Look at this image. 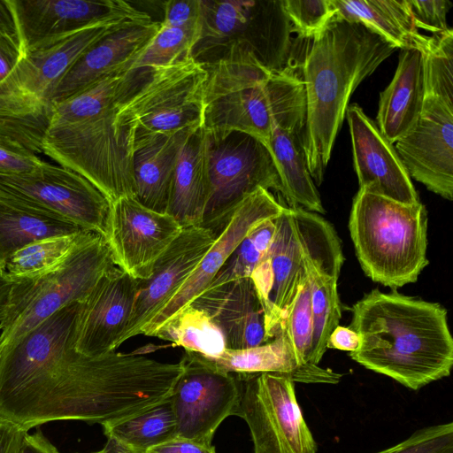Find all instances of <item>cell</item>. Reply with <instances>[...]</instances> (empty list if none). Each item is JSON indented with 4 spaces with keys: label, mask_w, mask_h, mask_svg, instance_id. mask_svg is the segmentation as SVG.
Instances as JSON below:
<instances>
[{
    "label": "cell",
    "mask_w": 453,
    "mask_h": 453,
    "mask_svg": "<svg viewBox=\"0 0 453 453\" xmlns=\"http://www.w3.org/2000/svg\"><path fill=\"white\" fill-rule=\"evenodd\" d=\"M81 302L0 349V417L28 432L58 420L101 426L166 400L182 372L136 352L87 357L73 346Z\"/></svg>",
    "instance_id": "1"
},
{
    "label": "cell",
    "mask_w": 453,
    "mask_h": 453,
    "mask_svg": "<svg viewBox=\"0 0 453 453\" xmlns=\"http://www.w3.org/2000/svg\"><path fill=\"white\" fill-rule=\"evenodd\" d=\"M351 312L360 344L349 357L362 366L412 390L450 374L453 339L440 303L374 288Z\"/></svg>",
    "instance_id": "2"
},
{
    "label": "cell",
    "mask_w": 453,
    "mask_h": 453,
    "mask_svg": "<svg viewBox=\"0 0 453 453\" xmlns=\"http://www.w3.org/2000/svg\"><path fill=\"white\" fill-rule=\"evenodd\" d=\"M303 40L298 70L305 93L303 150L311 177L320 185L351 95L397 48L363 24L336 14Z\"/></svg>",
    "instance_id": "3"
},
{
    "label": "cell",
    "mask_w": 453,
    "mask_h": 453,
    "mask_svg": "<svg viewBox=\"0 0 453 453\" xmlns=\"http://www.w3.org/2000/svg\"><path fill=\"white\" fill-rule=\"evenodd\" d=\"M140 70L111 74L51 104L42 153L89 180L110 203L134 197L132 159L115 128L118 102Z\"/></svg>",
    "instance_id": "4"
},
{
    "label": "cell",
    "mask_w": 453,
    "mask_h": 453,
    "mask_svg": "<svg viewBox=\"0 0 453 453\" xmlns=\"http://www.w3.org/2000/svg\"><path fill=\"white\" fill-rule=\"evenodd\" d=\"M206 68L201 127L211 141L236 132L267 149L273 122L305 108L299 71L291 64L281 71L269 70L242 40Z\"/></svg>",
    "instance_id": "5"
},
{
    "label": "cell",
    "mask_w": 453,
    "mask_h": 453,
    "mask_svg": "<svg viewBox=\"0 0 453 453\" xmlns=\"http://www.w3.org/2000/svg\"><path fill=\"white\" fill-rule=\"evenodd\" d=\"M349 230L357 260L372 281L392 290L417 281L428 265L427 211L359 189Z\"/></svg>",
    "instance_id": "6"
},
{
    "label": "cell",
    "mask_w": 453,
    "mask_h": 453,
    "mask_svg": "<svg viewBox=\"0 0 453 453\" xmlns=\"http://www.w3.org/2000/svg\"><path fill=\"white\" fill-rule=\"evenodd\" d=\"M142 70L115 110V128L131 159L134 148L149 139L202 127L204 64L189 55Z\"/></svg>",
    "instance_id": "7"
},
{
    "label": "cell",
    "mask_w": 453,
    "mask_h": 453,
    "mask_svg": "<svg viewBox=\"0 0 453 453\" xmlns=\"http://www.w3.org/2000/svg\"><path fill=\"white\" fill-rule=\"evenodd\" d=\"M112 265L104 239L90 233L56 268L16 279L9 312L0 326V349L65 305L83 302Z\"/></svg>",
    "instance_id": "8"
},
{
    "label": "cell",
    "mask_w": 453,
    "mask_h": 453,
    "mask_svg": "<svg viewBox=\"0 0 453 453\" xmlns=\"http://www.w3.org/2000/svg\"><path fill=\"white\" fill-rule=\"evenodd\" d=\"M235 375L242 383L238 417L250 428L254 453L317 452L290 378L271 372Z\"/></svg>",
    "instance_id": "9"
},
{
    "label": "cell",
    "mask_w": 453,
    "mask_h": 453,
    "mask_svg": "<svg viewBox=\"0 0 453 453\" xmlns=\"http://www.w3.org/2000/svg\"><path fill=\"white\" fill-rule=\"evenodd\" d=\"M210 141L211 189L201 226L217 236L245 196L259 187L282 194V185L269 150L252 136L235 132Z\"/></svg>",
    "instance_id": "10"
},
{
    "label": "cell",
    "mask_w": 453,
    "mask_h": 453,
    "mask_svg": "<svg viewBox=\"0 0 453 453\" xmlns=\"http://www.w3.org/2000/svg\"><path fill=\"white\" fill-rule=\"evenodd\" d=\"M180 362L183 372L170 395L177 436L211 445L219 425L229 416H239L241 380L196 352L185 351Z\"/></svg>",
    "instance_id": "11"
},
{
    "label": "cell",
    "mask_w": 453,
    "mask_h": 453,
    "mask_svg": "<svg viewBox=\"0 0 453 453\" xmlns=\"http://www.w3.org/2000/svg\"><path fill=\"white\" fill-rule=\"evenodd\" d=\"M0 191L104 237L109 200L69 168L45 162L30 173L0 174Z\"/></svg>",
    "instance_id": "12"
},
{
    "label": "cell",
    "mask_w": 453,
    "mask_h": 453,
    "mask_svg": "<svg viewBox=\"0 0 453 453\" xmlns=\"http://www.w3.org/2000/svg\"><path fill=\"white\" fill-rule=\"evenodd\" d=\"M309 211L285 206L276 218L273 242L250 278L262 303L270 340L281 328L308 250Z\"/></svg>",
    "instance_id": "13"
},
{
    "label": "cell",
    "mask_w": 453,
    "mask_h": 453,
    "mask_svg": "<svg viewBox=\"0 0 453 453\" xmlns=\"http://www.w3.org/2000/svg\"><path fill=\"white\" fill-rule=\"evenodd\" d=\"M182 230L168 213L126 196L110 203L104 239L113 264L134 279L144 280Z\"/></svg>",
    "instance_id": "14"
},
{
    "label": "cell",
    "mask_w": 453,
    "mask_h": 453,
    "mask_svg": "<svg viewBox=\"0 0 453 453\" xmlns=\"http://www.w3.org/2000/svg\"><path fill=\"white\" fill-rule=\"evenodd\" d=\"M411 178L428 190L453 198V104L426 96L413 128L395 142Z\"/></svg>",
    "instance_id": "15"
},
{
    "label": "cell",
    "mask_w": 453,
    "mask_h": 453,
    "mask_svg": "<svg viewBox=\"0 0 453 453\" xmlns=\"http://www.w3.org/2000/svg\"><path fill=\"white\" fill-rule=\"evenodd\" d=\"M284 209L285 205L262 187L245 196L235 206L193 273L150 321L142 334L153 336L164 324L188 306L208 287L250 229L262 220L277 218Z\"/></svg>",
    "instance_id": "16"
},
{
    "label": "cell",
    "mask_w": 453,
    "mask_h": 453,
    "mask_svg": "<svg viewBox=\"0 0 453 453\" xmlns=\"http://www.w3.org/2000/svg\"><path fill=\"white\" fill-rule=\"evenodd\" d=\"M139 281L116 265L102 275L81 303L73 342L76 352L96 357L119 347L134 310Z\"/></svg>",
    "instance_id": "17"
},
{
    "label": "cell",
    "mask_w": 453,
    "mask_h": 453,
    "mask_svg": "<svg viewBox=\"0 0 453 453\" xmlns=\"http://www.w3.org/2000/svg\"><path fill=\"white\" fill-rule=\"evenodd\" d=\"M215 239L216 234L209 228L201 226L183 228L157 261L150 277L139 281L134 310L119 346L143 334L150 321L193 273Z\"/></svg>",
    "instance_id": "18"
},
{
    "label": "cell",
    "mask_w": 453,
    "mask_h": 453,
    "mask_svg": "<svg viewBox=\"0 0 453 453\" xmlns=\"http://www.w3.org/2000/svg\"><path fill=\"white\" fill-rule=\"evenodd\" d=\"M359 189L402 203L419 202L395 146L357 104L346 111Z\"/></svg>",
    "instance_id": "19"
},
{
    "label": "cell",
    "mask_w": 453,
    "mask_h": 453,
    "mask_svg": "<svg viewBox=\"0 0 453 453\" xmlns=\"http://www.w3.org/2000/svg\"><path fill=\"white\" fill-rule=\"evenodd\" d=\"M26 54L97 21L141 11L122 0H9Z\"/></svg>",
    "instance_id": "20"
},
{
    "label": "cell",
    "mask_w": 453,
    "mask_h": 453,
    "mask_svg": "<svg viewBox=\"0 0 453 453\" xmlns=\"http://www.w3.org/2000/svg\"><path fill=\"white\" fill-rule=\"evenodd\" d=\"M149 14L110 17L69 34L26 54L15 67L19 83L49 103V97L61 78L94 44L115 30L133 24L150 23Z\"/></svg>",
    "instance_id": "21"
},
{
    "label": "cell",
    "mask_w": 453,
    "mask_h": 453,
    "mask_svg": "<svg viewBox=\"0 0 453 453\" xmlns=\"http://www.w3.org/2000/svg\"><path fill=\"white\" fill-rule=\"evenodd\" d=\"M160 22L133 24L113 31L88 49L53 88L49 103L62 101L102 78L130 71L150 43Z\"/></svg>",
    "instance_id": "22"
},
{
    "label": "cell",
    "mask_w": 453,
    "mask_h": 453,
    "mask_svg": "<svg viewBox=\"0 0 453 453\" xmlns=\"http://www.w3.org/2000/svg\"><path fill=\"white\" fill-rule=\"evenodd\" d=\"M189 305L205 311L220 328L226 349H249L271 341L264 308L250 277L208 288Z\"/></svg>",
    "instance_id": "23"
},
{
    "label": "cell",
    "mask_w": 453,
    "mask_h": 453,
    "mask_svg": "<svg viewBox=\"0 0 453 453\" xmlns=\"http://www.w3.org/2000/svg\"><path fill=\"white\" fill-rule=\"evenodd\" d=\"M305 108L290 112L272 126L267 150L276 165L282 196L290 206L324 214L319 193L308 171L303 150Z\"/></svg>",
    "instance_id": "24"
},
{
    "label": "cell",
    "mask_w": 453,
    "mask_h": 453,
    "mask_svg": "<svg viewBox=\"0 0 453 453\" xmlns=\"http://www.w3.org/2000/svg\"><path fill=\"white\" fill-rule=\"evenodd\" d=\"M426 97L424 56L417 49H402L389 85L380 93L377 127L395 143L416 125Z\"/></svg>",
    "instance_id": "25"
},
{
    "label": "cell",
    "mask_w": 453,
    "mask_h": 453,
    "mask_svg": "<svg viewBox=\"0 0 453 453\" xmlns=\"http://www.w3.org/2000/svg\"><path fill=\"white\" fill-rule=\"evenodd\" d=\"M201 355V354H200ZM214 368L238 375L271 372L285 375L294 382L337 384L342 374L319 365H302L294 350L282 335L249 349H226L217 357L201 355Z\"/></svg>",
    "instance_id": "26"
},
{
    "label": "cell",
    "mask_w": 453,
    "mask_h": 453,
    "mask_svg": "<svg viewBox=\"0 0 453 453\" xmlns=\"http://www.w3.org/2000/svg\"><path fill=\"white\" fill-rule=\"evenodd\" d=\"M210 147V138L200 127L178 155L167 213L183 228L203 223L211 189Z\"/></svg>",
    "instance_id": "27"
},
{
    "label": "cell",
    "mask_w": 453,
    "mask_h": 453,
    "mask_svg": "<svg viewBox=\"0 0 453 453\" xmlns=\"http://www.w3.org/2000/svg\"><path fill=\"white\" fill-rule=\"evenodd\" d=\"M199 128L158 135L134 148L132 152L134 198L139 203L150 210L167 213L179 152L187 139Z\"/></svg>",
    "instance_id": "28"
},
{
    "label": "cell",
    "mask_w": 453,
    "mask_h": 453,
    "mask_svg": "<svg viewBox=\"0 0 453 453\" xmlns=\"http://www.w3.org/2000/svg\"><path fill=\"white\" fill-rule=\"evenodd\" d=\"M50 114V104L23 87L15 70L0 83V145L42 154Z\"/></svg>",
    "instance_id": "29"
},
{
    "label": "cell",
    "mask_w": 453,
    "mask_h": 453,
    "mask_svg": "<svg viewBox=\"0 0 453 453\" xmlns=\"http://www.w3.org/2000/svg\"><path fill=\"white\" fill-rule=\"evenodd\" d=\"M339 18L361 23L397 49L425 53L431 37L415 27L408 0H331Z\"/></svg>",
    "instance_id": "30"
},
{
    "label": "cell",
    "mask_w": 453,
    "mask_h": 453,
    "mask_svg": "<svg viewBox=\"0 0 453 453\" xmlns=\"http://www.w3.org/2000/svg\"><path fill=\"white\" fill-rule=\"evenodd\" d=\"M85 231L56 215L0 191V270L19 250L54 236Z\"/></svg>",
    "instance_id": "31"
},
{
    "label": "cell",
    "mask_w": 453,
    "mask_h": 453,
    "mask_svg": "<svg viewBox=\"0 0 453 453\" xmlns=\"http://www.w3.org/2000/svg\"><path fill=\"white\" fill-rule=\"evenodd\" d=\"M102 426L107 439L133 453H143L177 436L170 396L144 412Z\"/></svg>",
    "instance_id": "32"
},
{
    "label": "cell",
    "mask_w": 453,
    "mask_h": 453,
    "mask_svg": "<svg viewBox=\"0 0 453 453\" xmlns=\"http://www.w3.org/2000/svg\"><path fill=\"white\" fill-rule=\"evenodd\" d=\"M153 337L206 357H217L226 349L220 328L205 311L190 305L164 324Z\"/></svg>",
    "instance_id": "33"
},
{
    "label": "cell",
    "mask_w": 453,
    "mask_h": 453,
    "mask_svg": "<svg viewBox=\"0 0 453 453\" xmlns=\"http://www.w3.org/2000/svg\"><path fill=\"white\" fill-rule=\"evenodd\" d=\"M93 232L54 236L30 243L16 251L8 260L5 271L15 279L30 278L59 265Z\"/></svg>",
    "instance_id": "34"
},
{
    "label": "cell",
    "mask_w": 453,
    "mask_h": 453,
    "mask_svg": "<svg viewBox=\"0 0 453 453\" xmlns=\"http://www.w3.org/2000/svg\"><path fill=\"white\" fill-rule=\"evenodd\" d=\"M268 2L201 0L202 41L219 42L248 29ZM199 42V43H200Z\"/></svg>",
    "instance_id": "35"
},
{
    "label": "cell",
    "mask_w": 453,
    "mask_h": 453,
    "mask_svg": "<svg viewBox=\"0 0 453 453\" xmlns=\"http://www.w3.org/2000/svg\"><path fill=\"white\" fill-rule=\"evenodd\" d=\"M202 39V21L178 27H160L150 43L135 59L130 71L163 66L193 55Z\"/></svg>",
    "instance_id": "36"
},
{
    "label": "cell",
    "mask_w": 453,
    "mask_h": 453,
    "mask_svg": "<svg viewBox=\"0 0 453 453\" xmlns=\"http://www.w3.org/2000/svg\"><path fill=\"white\" fill-rule=\"evenodd\" d=\"M275 229V219H265L255 224L206 288L250 277L267 252Z\"/></svg>",
    "instance_id": "37"
},
{
    "label": "cell",
    "mask_w": 453,
    "mask_h": 453,
    "mask_svg": "<svg viewBox=\"0 0 453 453\" xmlns=\"http://www.w3.org/2000/svg\"><path fill=\"white\" fill-rule=\"evenodd\" d=\"M280 334L290 343L300 365H312L311 284L304 267L300 274L296 294L286 311Z\"/></svg>",
    "instance_id": "38"
},
{
    "label": "cell",
    "mask_w": 453,
    "mask_h": 453,
    "mask_svg": "<svg viewBox=\"0 0 453 453\" xmlns=\"http://www.w3.org/2000/svg\"><path fill=\"white\" fill-rule=\"evenodd\" d=\"M424 56L426 96L453 104V31L431 37Z\"/></svg>",
    "instance_id": "39"
},
{
    "label": "cell",
    "mask_w": 453,
    "mask_h": 453,
    "mask_svg": "<svg viewBox=\"0 0 453 453\" xmlns=\"http://www.w3.org/2000/svg\"><path fill=\"white\" fill-rule=\"evenodd\" d=\"M292 33L298 38H311L322 30L336 14L331 0H280Z\"/></svg>",
    "instance_id": "40"
},
{
    "label": "cell",
    "mask_w": 453,
    "mask_h": 453,
    "mask_svg": "<svg viewBox=\"0 0 453 453\" xmlns=\"http://www.w3.org/2000/svg\"><path fill=\"white\" fill-rule=\"evenodd\" d=\"M375 453H453V423L420 428L398 444Z\"/></svg>",
    "instance_id": "41"
},
{
    "label": "cell",
    "mask_w": 453,
    "mask_h": 453,
    "mask_svg": "<svg viewBox=\"0 0 453 453\" xmlns=\"http://www.w3.org/2000/svg\"><path fill=\"white\" fill-rule=\"evenodd\" d=\"M415 27L434 35L447 32V13L452 4L448 0H408Z\"/></svg>",
    "instance_id": "42"
},
{
    "label": "cell",
    "mask_w": 453,
    "mask_h": 453,
    "mask_svg": "<svg viewBox=\"0 0 453 453\" xmlns=\"http://www.w3.org/2000/svg\"><path fill=\"white\" fill-rule=\"evenodd\" d=\"M0 50L17 64L26 57L19 30L9 0H0Z\"/></svg>",
    "instance_id": "43"
},
{
    "label": "cell",
    "mask_w": 453,
    "mask_h": 453,
    "mask_svg": "<svg viewBox=\"0 0 453 453\" xmlns=\"http://www.w3.org/2000/svg\"><path fill=\"white\" fill-rule=\"evenodd\" d=\"M160 27H182L201 18V0H170L164 3Z\"/></svg>",
    "instance_id": "44"
},
{
    "label": "cell",
    "mask_w": 453,
    "mask_h": 453,
    "mask_svg": "<svg viewBox=\"0 0 453 453\" xmlns=\"http://www.w3.org/2000/svg\"><path fill=\"white\" fill-rule=\"evenodd\" d=\"M45 162L35 154L0 145V174L30 173L41 168Z\"/></svg>",
    "instance_id": "45"
},
{
    "label": "cell",
    "mask_w": 453,
    "mask_h": 453,
    "mask_svg": "<svg viewBox=\"0 0 453 453\" xmlns=\"http://www.w3.org/2000/svg\"><path fill=\"white\" fill-rule=\"evenodd\" d=\"M143 453H216L212 445H205L193 440L175 436Z\"/></svg>",
    "instance_id": "46"
},
{
    "label": "cell",
    "mask_w": 453,
    "mask_h": 453,
    "mask_svg": "<svg viewBox=\"0 0 453 453\" xmlns=\"http://www.w3.org/2000/svg\"><path fill=\"white\" fill-rule=\"evenodd\" d=\"M27 431L0 417V453H17Z\"/></svg>",
    "instance_id": "47"
},
{
    "label": "cell",
    "mask_w": 453,
    "mask_h": 453,
    "mask_svg": "<svg viewBox=\"0 0 453 453\" xmlns=\"http://www.w3.org/2000/svg\"><path fill=\"white\" fill-rule=\"evenodd\" d=\"M359 344V336L354 330L338 326L330 334L326 347L327 349H335L350 353L356 351Z\"/></svg>",
    "instance_id": "48"
},
{
    "label": "cell",
    "mask_w": 453,
    "mask_h": 453,
    "mask_svg": "<svg viewBox=\"0 0 453 453\" xmlns=\"http://www.w3.org/2000/svg\"><path fill=\"white\" fill-rule=\"evenodd\" d=\"M17 453H59L41 430L26 434Z\"/></svg>",
    "instance_id": "49"
},
{
    "label": "cell",
    "mask_w": 453,
    "mask_h": 453,
    "mask_svg": "<svg viewBox=\"0 0 453 453\" xmlns=\"http://www.w3.org/2000/svg\"><path fill=\"white\" fill-rule=\"evenodd\" d=\"M16 279L10 276L6 271L0 270V326L9 312L12 288Z\"/></svg>",
    "instance_id": "50"
},
{
    "label": "cell",
    "mask_w": 453,
    "mask_h": 453,
    "mask_svg": "<svg viewBox=\"0 0 453 453\" xmlns=\"http://www.w3.org/2000/svg\"><path fill=\"white\" fill-rule=\"evenodd\" d=\"M16 65L13 59L0 50V83L12 76Z\"/></svg>",
    "instance_id": "51"
},
{
    "label": "cell",
    "mask_w": 453,
    "mask_h": 453,
    "mask_svg": "<svg viewBox=\"0 0 453 453\" xmlns=\"http://www.w3.org/2000/svg\"><path fill=\"white\" fill-rule=\"evenodd\" d=\"M93 453H133L125 449L116 441L107 439V442L103 449Z\"/></svg>",
    "instance_id": "52"
}]
</instances>
